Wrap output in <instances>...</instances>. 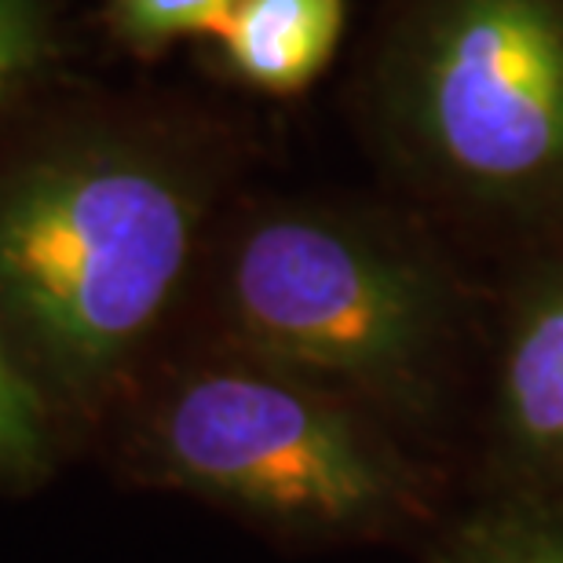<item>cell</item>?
Listing matches in <instances>:
<instances>
[{"instance_id": "cell-1", "label": "cell", "mask_w": 563, "mask_h": 563, "mask_svg": "<svg viewBox=\"0 0 563 563\" xmlns=\"http://www.w3.org/2000/svg\"><path fill=\"white\" fill-rule=\"evenodd\" d=\"M195 198L125 151L44 162L0 190V308L55 374L107 377L184 278Z\"/></svg>"}, {"instance_id": "cell-2", "label": "cell", "mask_w": 563, "mask_h": 563, "mask_svg": "<svg viewBox=\"0 0 563 563\" xmlns=\"http://www.w3.org/2000/svg\"><path fill=\"white\" fill-rule=\"evenodd\" d=\"M402 114L472 195L563 187V0H432L402 66Z\"/></svg>"}, {"instance_id": "cell-3", "label": "cell", "mask_w": 563, "mask_h": 563, "mask_svg": "<svg viewBox=\"0 0 563 563\" xmlns=\"http://www.w3.org/2000/svg\"><path fill=\"white\" fill-rule=\"evenodd\" d=\"M154 457L179 487L300 527L366 523L402 490L341 402L256 369L190 377L157 413Z\"/></svg>"}, {"instance_id": "cell-4", "label": "cell", "mask_w": 563, "mask_h": 563, "mask_svg": "<svg viewBox=\"0 0 563 563\" xmlns=\"http://www.w3.org/2000/svg\"><path fill=\"white\" fill-rule=\"evenodd\" d=\"M234 325L303 374L399 388L432 352L439 300L410 256L322 217H272L231 261Z\"/></svg>"}, {"instance_id": "cell-5", "label": "cell", "mask_w": 563, "mask_h": 563, "mask_svg": "<svg viewBox=\"0 0 563 563\" xmlns=\"http://www.w3.org/2000/svg\"><path fill=\"white\" fill-rule=\"evenodd\" d=\"M344 0H234L220 44L242 81L264 92H300L333 59Z\"/></svg>"}, {"instance_id": "cell-6", "label": "cell", "mask_w": 563, "mask_h": 563, "mask_svg": "<svg viewBox=\"0 0 563 563\" xmlns=\"http://www.w3.org/2000/svg\"><path fill=\"white\" fill-rule=\"evenodd\" d=\"M501 413L527 454L563 465V272L549 275L516 314L501 366Z\"/></svg>"}, {"instance_id": "cell-7", "label": "cell", "mask_w": 563, "mask_h": 563, "mask_svg": "<svg viewBox=\"0 0 563 563\" xmlns=\"http://www.w3.org/2000/svg\"><path fill=\"white\" fill-rule=\"evenodd\" d=\"M234 0H114V30L136 48L187 37V33H220Z\"/></svg>"}, {"instance_id": "cell-8", "label": "cell", "mask_w": 563, "mask_h": 563, "mask_svg": "<svg viewBox=\"0 0 563 563\" xmlns=\"http://www.w3.org/2000/svg\"><path fill=\"white\" fill-rule=\"evenodd\" d=\"M44 410L37 391L0 344V476H26L44 461Z\"/></svg>"}, {"instance_id": "cell-9", "label": "cell", "mask_w": 563, "mask_h": 563, "mask_svg": "<svg viewBox=\"0 0 563 563\" xmlns=\"http://www.w3.org/2000/svg\"><path fill=\"white\" fill-rule=\"evenodd\" d=\"M454 563H563V534L538 523H490L465 538Z\"/></svg>"}, {"instance_id": "cell-10", "label": "cell", "mask_w": 563, "mask_h": 563, "mask_svg": "<svg viewBox=\"0 0 563 563\" xmlns=\"http://www.w3.org/2000/svg\"><path fill=\"white\" fill-rule=\"evenodd\" d=\"M30 59H33V22H30V15L0 22V88H4Z\"/></svg>"}, {"instance_id": "cell-11", "label": "cell", "mask_w": 563, "mask_h": 563, "mask_svg": "<svg viewBox=\"0 0 563 563\" xmlns=\"http://www.w3.org/2000/svg\"><path fill=\"white\" fill-rule=\"evenodd\" d=\"M19 15H30L22 0H0V22H11V19H19Z\"/></svg>"}]
</instances>
